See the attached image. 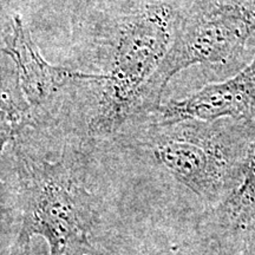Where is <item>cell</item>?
Masks as SVG:
<instances>
[{"instance_id": "1", "label": "cell", "mask_w": 255, "mask_h": 255, "mask_svg": "<svg viewBox=\"0 0 255 255\" xmlns=\"http://www.w3.org/2000/svg\"><path fill=\"white\" fill-rule=\"evenodd\" d=\"M187 2L130 0L108 12L100 31L102 72L94 83L88 127L91 137L122 136L161 105L159 73Z\"/></svg>"}, {"instance_id": "2", "label": "cell", "mask_w": 255, "mask_h": 255, "mask_svg": "<svg viewBox=\"0 0 255 255\" xmlns=\"http://www.w3.org/2000/svg\"><path fill=\"white\" fill-rule=\"evenodd\" d=\"M18 232L7 255H31L33 238L50 255H96L102 233L101 201L85 183L84 157L64 149L56 161L14 143Z\"/></svg>"}, {"instance_id": "3", "label": "cell", "mask_w": 255, "mask_h": 255, "mask_svg": "<svg viewBox=\"0 0 255 255\" xmlns=\"http://www.w3.org/2000/svg\"><path fill=\"white\" fill-rule=\"evenodd\" d=\"M135 128L142 131L124 133L133 138L130 145L195 201L200 207L199 219L218 207L235 187L255 131L253 127L227 120L169 124L144 121Z\"/></svg>"}, {"instance_id": "4", "label": "cell", "mask_w": 255, "mask_h": 255, "mask_svg": "<svg viewBox=\"0 0 255 255\" xmlns=\"http://www.w3.org/2000/svg\"><path fill=\"white\" fill-rule=\"evenodd\" d=\"M254 52L255 0H188L159 73V88L164 92L177 73L195 65L242 68L245 55Z\"/></svg>"}, {"instance_id": "5", "label": "cell", "mask_w": 255, "mask_h": 255, "mask_svg": "<svg viewBox=\"0 0 255 255\" xmlns=\"http://www.w3.org/2000/svg\"><path fill=\"white\" fill-rule=\"evenodd\" d=\"M186 120H227L255 128V52L227 79L208 83L186 97L161 103L148 119L156 124Z\"/></svg>"}, {"instance_id": "6", "label": "cell", "mask_w": 255, "mask_h": 255, "mask_svg": "<svg viewBox=\"0 0 255 255\" xmlns=\"http://www.w3.org/2000/svg\"><path fill=\"white\" fill-rule=\"evenodd\" d=\"M12 26L13 31L4 51L15 64L19 88L30 108L36 110L45 108L59 91L73 82L90 83L97 79V73H83L51 65L38 52L20 17H14Z\"/></svg>"}, {"instance_id": "7", "label": "cell", "mask_w": 255, "mask_h": 255, "mask_svg": "<svg viewBox=\"0 0 255 255\" xmlns=\"http://www.w3.org/2000/svg\"><path fill=\"white\" fill-rule=\"evenodd\" d=\"M15 77L0 78V156L9 142L17 136L30 107L25 101ZM0 208L12 210L8 190L0 181ZM13 212V210H12Z\"/></svg>"}, {"instance_id": "8", "label": "cell", "mask_w": 255, "mask_h": 255, "mask_svg": "<svg viewBox=\"0 0 255 255\" xmlns=\"http://www.w3.org/2000/svg\"><path fill=\"white\" fill-rule=\"evenodd\" d=\"M97 255H146L143 254L142 252L135 250V248L130 247L129 245L122 244V242H104L102 245L101 250L98 251Z\"/></svg>"}, {"instance_id": "9", "label": "cell", "mask_w": 255, "mask_h": 255, "mask_svg": "<svg viewBox=\"0 0 255 255\" xmlns=\"http://www.w3.org/2000/svg\"><path fill=\"white\" fill-rule=\"evenodd\" d=\"M12 218H13V212L12 210L0 208V229L7 225L8 222H11Z\"/></svg>"}]
</instances>
